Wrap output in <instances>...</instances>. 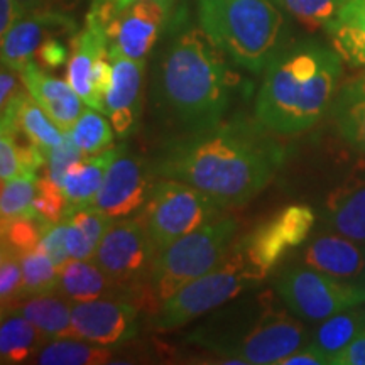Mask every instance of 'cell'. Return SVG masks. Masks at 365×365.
<instances>
[{
    "instance_id": "1",
    "label": "cell",
    "mask_w": 365,
    "mask_h": 365,
    "mask_svg": "<svg viewBox=\"0 0 365 365\" xmlns=\"http://www.w3.org/2000/svg\"><path fill=\"white\" fill-rule=\"evenodd\" d=\"M266 127L244 118L171 140L154 164L156 176L195 186L222 208L240 207L266 188L284 149Z\"/></svg>"
},
{
    "instance_id": "2",
    "label": "cell",
    "mask_w": 365,
    "mask_h": 365,
    "mask_svg": "<svg viewBox=\"0 0 365 365\" xmlns=\"http://www.w3.org/2000/svg\"><path fill=\"white\" fill-rule=\"evenodd\" d=\"M240 78L202 26H180L154 70L153 98L171 124L193 134L220 124Z\"/></svg>"
},
{
    "instance_id": "3",
    "label": "cell",
    "mask_w": 365,
    "mask_h": 365,
    "mask_svg": "<svg viewBox=\"0 0 365 365\" xmlns=\"http://www.w3.org/2000/svg\"><path fill=\"white\" fill-rule=\"evenodd\" d=\"M341 61L335 49L313 41L284 46L264 70L255 120L272 134L308 130L333 105Z\"/></svg>"
},
{
    "instance_id": "4",
    "label": "cell",
    "mask_w": 365,
    "mask_h": 365,
    "mask_svg": "<svg viewBox=\"0 0 365 365\" xmlns=\"http://www.w3.org/2000/svg\"><path fill=\"white\" fill-rule=\"evenodd\" d=\"M304 325L262 293L218 313L190 335L195 344L222 355V364L269 365L293 354L307 340Z\"/></svg>"
},
{
    "instance_id": "5",
    "label": "cell",
    "mask_w": 365,
    "mask_h": 365,
    "mask_svg": "<svg viewBox=\"0 0 365 365\" xmlns=\"http://www.w3.org/2000/svg\"><path fill=\"white\" fill-rule=\"evenodd\" d=\"M198 21L235 65L261 73L286 46L284 14L272 0H198Z\"/></svg>"
},
{
    "instance_id": "6",
    "label": "cell",
    "mask_w": 365,
    "mask_h": 365,
    "mask_svg": "<svg viewBox=\"0 0 365 365\" xmlns=\"http://www.w3.org/2000/svg\"><path fill=\"white\" fill-rule=\"evenodd\" d=\"M237 232L234 217L218 215L158 252L149 289L156 303L215 269L230 249Z\"/></svg>"
},
{
    "instance_id": "7",
    "label": "cell",
    "mask_w": 365,
    "mask_h": 365,
    "mask_svg": "<svg viewBox=\"0 0 365 365\" xmlns=\"http://www.w3.org/2000/svg\"><path fill=\"white\" fill-rule=\"evenodd\" d=\"M259 281L262 279L237 245L234 250H228L215 269L164 299L154 317V327L159 331H170L188 325L193 319L222 308Z\"/></svg>"
},
{
    "instance_id": "8",
    "label": "cell",
    "mask_w": 365,
    "mask_h": 365,
    "mask_svg": "<svg viewBox=\"0 0 365 365\" xmlns=\"http://www.w3.org/2000/svg\"><path fill=\"white\" fill-rule=\"evenodd\" d=\"M222 207L195 186L171 178L154 182L139 218L158 252L222 215Z\"/></svg>"
},
{
    "instance_id": "9",
    "label": "cell",
    "mask_w": 365,
    "mask_h": 365,
    "mask_svg": "<svg viewBox=\"0 0 365 365\" xmlns=\"http://www.w3.org/2000/svg\"><path fill=\"white\" fill-rule=\"evenodd\" d=\"M276 291L291 313L308 322H323L365 303V281L335 279L307 266L287 267Z\"/></svg>"
},
{
    "instance_id": "10",
    "label": "cell",
    "mask_w": 365,
    "mask_h": 365,
    "mask_svg": "<svg viewBox=\"0 0 365 365\" xmlns=\"http://www.w3.org/2000/svg\"><path fill=\"white\" fill-rule=\"evenodd\" d=\"M158 250L143 220H113L95 249L93 261L122 291H134L150 279Z\"/></svg>"
},
{
    "instance_id": "11",
    "label": "cell",
    "mask_w": 365,
    "mask_h": 365,
    "mask_svg": "<svg viewBox=\"0 0 365 365\" xmlns=\"http://www.w3.org/2000/svg\"><path fill=\"white\" fill-rule=\"evenodd\" d=\"M176 0H137L103 26L108 51L145 61L158 41L176 21Z\"/></svg>"
},
{
    "instance_id": "12",
    "label": "cell",
    "mask_w": 365,
    "mask_h": 365,
    "mask_svg": "<svg viewBox=\"0 0 365 365\" xmlns=\"http://www.w3.org/2000/svg\"><path fill=\"white\" fill-rule=\"evenodd\" d=\"M154 168L143 158L120 153L108 166L102 186L88 207L107 213L113 218L132 215L148 202L154 186Z\"/></svg>"
},
{
    "instance_id": "13",
    "label": "cell",
    "mask_w": 365,
    "mask_h": 365,
    "mask_svg": "<svg viewBox=\"0 0 365 365\" xmlns=\"http://www.w3.org/2000/svg\"><path fill=\"white\" fill-rule=\"evenodd\" d=\"M75 336L91 344L117 346L137 333V307L122 296L75 303L71 309Z\"/></svg>"
},
{
    "instance_id": "14",
    "label": "cell",
    "mask_w": 365,
    "mask_h": 365,
    "mask_svg": "<svg viewBox=\"0 0 365 365\" xmlns=\"http://www.w3.org/2000/svg\"><path fill=\"white\" fill-rule=\"evenodd\" d=\"M76 34V21L70 12L26 14L6 36H2V66L21 71L33 61L36 51L49 38Z\"/></svg>"
},
{
    "instance_id": "15",
    "label": "cell",
    "mask_w": 365,
    "mask_h": 365,
    "mask_svg": "<svg viewBox=\"0 0 365 365\" xmlns=\"http://www.w3.org/2000/svg\"><path fill=\"white\" fill-rule=\"evenodd\" d=\"M112 61V85L105 95V115L108 117L115 135L124 139L137 127L140 115V90H143L145 61L108 51Z\"/></svg>"
},
{
    "instance_id": "16",
    "label": "cell",
    "mask_w": 365,
    "mask_h": 365,
    "mask_svg": "<svg viewBox=\"0 0 365 365\" xmlns=\"http://www.w3.org/2000/svg\"><path fill=\"white\" fill-rule=\"evenodd\" d=\"M73 53L68 63L66 80L80 95L86 107L105 113V103L95 90V71L100 59L108 56V41L103 27L86 17L85 27L71 38Z\"/></svg>"
},
{
    "instance_id": "17",
    "label": "cell",
    "mask_w": 365,
    "mask_h": 365,
    "mask_svg": "<svg viewBox=\"0 0 365 365\" xmlns=\"http://www.w3.org/2000/svg\"><path fill=\"white\" fill-rule=\"evenodd\" d=\"M301 259L307 267L341 281H360L365 271V249L336 232L314 235Z\"/></svg>"
},
{
    "instance_id": "18",
    "label": "cell",
    "mask_w": 365,
    "mask_h": 365,
    "mask_svg": "<svg viewBox=\"0 0 365 365\" xmlns=\"http://www.w3.org/2000/svg\"><path fill=\"white\" fill-rule=\"evenodd\" d=\"M19 73L27 91L53 118L54 124L63 132H71L81 112L85 110V102L75 88L68 81L48 75L34 61L27 63Z\"/></svg>"
},
{
    "instance_id": "19",
    "label": "cell",
    "mask_w": 365,
    "mask_h": 365,
    "mask_svg": "<svg viewBox=\"0 0 365 365\" xmlns=\"http://www.w3.org/2000/svg\"><path fill=\"white\" fill-rule=\"evenodd\" d=\"M2 132H9L16 139L22 135V139L39 145L44 153L56 148L65 137V132L54 124L27 88L2 108Z\"/></svg>"
},
{
    "instance_id": "20",
    "label": "cell",
    "mask_w": 365,
    "mask_h": 365,
    "mask_svg": "<svg viewBox=\"0 0 365 365\" xmlns=\"http://www.w3.org/2000/svg\"><path fill=\"white\" fill-rule=\"evenodd\" d=\"M323 223L328 230L365 244V176H350L327 196Z\"/></svg>"
},
{
    "instance_id": "21",
    "label": "cell",
    "mask_w": 365,
    "mask_h": 365,
    "mask_svg": "<svg viewBox=\"0 0 365 365\" xmlns=\"http://www.w3.org/2000/svg\"><path fill=\"white\" fill-rule=\"evenodd\" d=\"M71 301L63 294L48 293L17 299L2 307V314L16 313L29 319L49 340L75 336L71 322Z\"/></svg>"
},
{
    "instance_id": "22",
    "label": "cell",
    "mask_w": 365,
    "mask_h": 365,
    "mask_svg": "<svg viewBox=\"0 0 365 365\" xmlns=\"http://www.w3.org/2000/svg\"><path fill=\"white\" fill-rule=\"evenodd\" d=\"M125 149L127 145L120 144L105 149L103 153L95 154V156H85L66 171L65 180H63V193L68 200L66 215L76 208L88 207L102 186L108 166Z\"/></svg>"
},
{
    "instance_id": "23",
    "label": "cell",
    "mask_w": 365,
    "mask_h": 365,
    "mask_svg": "<svg viewBox=\"0 0 365 365\" xmlns=\"http://www.w3.org/2000/svg\"><path fill=\"white\" fill-rule=\"evenodd\" d=\"M118 291H122L120 287L91 259H71L59 269L58 287L54 293L63 294L71 303H83L100 298H113Z\"/></svg>"
},
{
    "instance_id": "24",
    "label": "cell",
    "mask_w": 365,
    "mask_h": 365,
    "mask_svg": "<svg viewBox=\"0 0 365 365\" xmlns=\"http://www.w3.org/2000/svg\"><path fill=\"white\" fill-rule=\"evenodd\" d=\"M325 31L345 63L365 66V0H345Z\"/></svg>"
},
{
    "instance_id": "25",
    "label": "cell",
    "mask_w": 365,
    "mask_h": 365,
    "mask_svg": "<svg viewBox=\"0 0 365 365\" xmlns=\"http://www.w3.org/2000/svg\"><path fill=\"white\" fill-rule=\"evenodd\" d=\"M331 107L341 137L365 154V75L346 81L336 93Z\"/></svg>"
},
{
    "instance_id": "26",
    "label": "cell",
    "mask_w": 365,
    "mask_h": 365,
    "mask_svg": "<svg viewBox=\"0 0 365 365\" xmlns=\"http://www.w3.org/2000/svg\"><path fill=\"white\" fill-rule=\"evenodd\" d=\"M48 336L22 314H2L0 327V362L4 365L24 364L38 357Z\"/></svg>"
},
{
    "instance_id": "27",
    "label": "cell",
    "mask_w": 365,
    "mask_h": 365,
    "mask_svg": "<svg viewBox=\"0 0 365 365\" xmlns=\"http://www.w3.org/2000/svg\"><path fill=\"white\" fill-rule=\"evenodd\" d=\"M239 247L244 252L254 271L264 279L271 274L281 259L284 257L291 245L287 244L284 235L277 227L276 218H269L259 227H255L250 234L239 242Z\"/></svg>"
},
{
    "instance_id": "28",
    "label": "cell",
    "mask_w": 365,
    "mask_h": 365,
    "mask_svg": "<svg viewBox=\"0 0 365 365\" xmlns=\"http://www.w3.org/2000/svg\"><path fill=\"white\" fill-rule=\"evenodd\" d=\"M112 359V346L91 344L78 336H63L43 346L36 364L41 365H102Z\"/></svg>"
},
{
    "instance_id": "29",
    "label": "cell",
    "mask_w": 365,
    "mask_h": 365,
    "mask_svg": "<svg viewBox=\"0 0 365 365\" xmlns=\"http://www.w3.org/2000/svg\"><path fill=\"white\" fill-rule=\"evenodd\" d=\"M365 328V313L355 308L333 314L323 319V323L314 331L313 344L319 346L331 359L333 355L344 350Z\"/></svg>"
},
{
    "instance_id": "30",
    "label": "cell",
    "mask_w": 365,
    "mask_h": 365,
    "mask_svg": "<svg viewBox=\"0 0 365 365\" xmlns=\"http://www.w3.org/2000/svg\"><path fill=\"white\" fill-rule=\"evenodd\" d=\"M21 264L22 287L19 298L17 299L31 298V296L38 294H48L56 291L59 269L54 266L51 257L44 252V249L41 247V245L38 249L21 255ZM4 307H6V304H4Z\"/></svg>"
},
{
    "instance_id": "31",
    "label": "cell",
    "mask_w": 365,
    "mask_h": 365,
    "mask_svg": "<svg viewBox=\"0 0 365 365\" xmlns=\"http://www.w3.org/2000/svg\"><path fill=\"white\" fill-rule=\"evenodd\" d=\"M95 108L86 107L76 124L71 129V137L76 145L81 149L83 156H95L103 153L105 149L112 148L113 143V127L108 117Z\"/></svg>"
},
{
    "instance_id": "32",
    "label": "cell",
    "mask_w": 365,
    "mask_h": 365,
    "mask_svg": "<svg viewBox=\"0 0 365 365\" xmlns=\"http://www.w3.org/2000/svg\"><path fill=\"white\" fill-rule=\"evenodd\" d=\"M38 181L39 178L36 176V173H22V175L2 182V195H0L2 222L36 213L33 202L38 195Z\"/></svg>"
},
{
    "instance_id": "33",
    "label": "cell",
    "mask_w": 365,
    "mask_h": 365,
    "mask_svg": "<svg viewBox=\"0 0 365 365\" xmlns=\"http://www.w3.org/2000/svg\"><path fill=\"white\" fill-rule=\"evenodd\" d=\"M281 11L294 17L308 31L325 29L335 19L345 0H272Z\"/></svg>"
},
{
    "instance_id": "34",
    "label": "cell",
    "mask_w": 365,
    "mask_h": 365,
    "mask_svg": "<svg viewBox=\"0 0 365 365\" xmlns=\"http://www.w3.org/2000/svg\"><path fill=\"white\" fill-rule=\"evenodd\" d=\"M46 223L48 222H44L38 213L21 215L12 220L2 222V245L19 255L38 249Z\"/></svg>"
},
{
    "instance_id": "35",
    "label": "cell",
    "mask_w": 365,
    "mask_h": 365,
    "mask_svg": "<svg viewBox=\"0 0 365 365\" xmlns=\"http://www.w3.org/2000/svg\"><path fill=\"white\" fill-rule=\"evenodd\" d=\"M274 218L291 249L307 242L309 232L317 223V215L308 205H289V207L282 208L279 213H276Z\"/></svg>"
},
{
    "instance_id": "36",
    "label": "cell",
    "mask_w": 365,
    "mask_h": 365,
    "mask_svg": "<svg viewBox=\"0 0 365 365\" xmlns=\"http://www.w3.org/2000/svg\"><path fill=\"white\" fill-rule=\"evenodd\" d=\"M33 208L38 215L48 223H58L65 220L68 200L63 188L49 180L48 176L39 178L38 181V195H36Z\"/></svg>"
},
{
    "instance_id": "37",
    "label": "cell",
    "mask_w": 365,
    "mask_h": 365,
    "mask_svg": "<svg viewBox=\"0 0 365 365\" xmlns=\"http://www.w3.org/2000/svg\"><path fill=\"white\" fill-rule=\"evenodd\" d=\"M81 158L85 156L75 140H73L71 132H65L61 143L46 153V176L54 182H58L63 188V180H65L66 171L76 161H80Z\"/></svg>"
},
{
    "instance_id": "38",
    "label": "cell",
    "mask_w": 365,
    "mask_h": 365,
    "mask_svg": "<svg viewBox=\"0 0 365 365\" xmlns=\"http://www.w3.org/2000/svg\"><path fill=\"white\" fill-rule=\"evenodd\" d=\"M21 287V255L6 247V245H2V257H0V298H2V307L19 298Z\"/></svg>"
},
{
    "instance_id": "39",
    "label": "cell",
    "mask_w": 365,
    "mask_h": 365,
    "mask_svg": "<svg viewBox=\"0 0 365 365\" xmlns=\"http://www.w3.org/2000/svg\"><path fill=\"white\" fill-rule=\"evenodd\" d=\"M66 218L85 232L91 244L95 245V249H97L100 240L103 239V235L107 234V230L113 223V217L93 207H81L73 210L71 213H68Z\"/></svg>"
},
{
    "instance_id": "40",
    "label": "cell",
    "mask_w": 365,
    "mask_h": 365,
    "mask_svg": "<svg viewBox=\"0 0 365 365\" xmlns=\"http://www.w3.org/2000/svg\"><path fill=\"white\" fill-rule=\"evenodd\" d=\"M39 245L51 257V261L58 269H61L66 262H70L71 255L68 252L66 245V220L58 223H46Z\"/></svg>"
},
{
    "instance_id": "41",
    "label": "cell",
    "mask_w": 365,
    "mask_h": 365,
    "mask_svg": "<svg viewBox=\"0 0 365 365\" xmlns=\"http://www.w3.org/2000/svg\"><path fill=\"white\" fill-rule=\"evenodd\" d=\"M22 173H24V168H22L16 137L9 132H2V135H0V180L2 182L9 181L22 175Z\"/></svg>"
},
{
    "instance_id": "42",
    "label": "cell",
    "mask_w": 365,
    "mask_h": 365,
    "mask_svg": "<svg viewBox=\"0 0 365 365\" xmlns=\"http://www.w3.org/2000/svg\"><path fill=\"white\" fill-rule=\"evenodd\" d=\"M66 220V245L71 259H91L95 254V245L78 225Z\"/></svg>"
},
{
    "instance_id": "43",
    "label": "cell",
    "mask_w": 365,
    "mask_h": 365,
    "mask_svg": "<svg viewBox=\"0 0 365 365\" xmlns=\"http://www.w3.org/2000/svg\"><path fill=\"white\" fill-rule=\"evenodd\" d=\"M36 59L39 61V65L49 70L63 66L66 63L68 58V48L61 43V38H49L41 44V48L36 51Z\"/></svg>"
},
{
    "instance_id": "44",
    "label": "cell",
    "mask_w": 365,
    "mask_h": 365,
    "mask_svg": "<svg viewBox=\"0 0 365 365\" xmlns=\"http://www.w3.org/2000/svg\"><path fill=\"white\" fill-rule=\"evenodd\" d=\"M330 364L328 355L319 346L309 344L307 346H299L293 354L277 362V365H327Z\"/></svg>"
},
{
    "instance_id": "45",
    "label": "cell",
    "mask_w": 365,
    "mask_h": 365,
    "mask_svg": "<svg viewBox=\"0 0 365 365\" xmlns=\"http://www.w3.org/2000/svg\"><path fill=\"white\" fill-rule=\"evenodd\" d=\"M333 365H365V328L355 339L330 359Z\"/></svg>"
},
{
    "instance_id": "46",
    "label": "cell",
    "mask_w": 365,
    "mask_h": 365,
    "mask_svg": "<svg viewBox=\"0 0 365 365\" xmlns=\"http://www.w3.org/2000/svg\"><path fill=\"white\" fill-rule=\"evenodd\" d=\"M134 2H137V0H91L90 11L86 14V17L97 21L103 27L115 14Z\"/></svg>"
},
{
    "instance_id": "47",
    "label": "cell",
    "mask_w": 365,
    "mask_h": 365,
    "mask_svg": "<svg viewBox=\"0 0 365 365\" xmlns=\"http://www.w3.org/2000/svg\"><path fill=\"white\" fill-rule=\"evenodd\" d=\"M22 90H26V85L22 81L21 73L12 70V68L2 66V75H0V107H6Z\"/></svg>"
},
{
    "instance_id": "48",
    "label": "cell",
    "mask_w": 365,
    "mask_h": 365,
    "mask_svg": "<svg viewBox=\"0 0 365 365\" xmlns=\"http://www.w3.org/2000/svg\"><path fill=\"white\" fill-rule=\"evenodd\" d=\"M26 14L36 12H70L76 0H17Z\"/></svg>"
},
{
    "instance_id": "49",
    "label": "cell",
    "mask_w": 365,
    "mask_h": 365,
    "mask_svg": "<svg viewBox=\"0 0 365 365\" xmlns=\"http://www.w3.org/2000/svg\"><path fill=\"white\" fill-rule=\"evenodd\" d=\"M26 16L17 0H0V36H6Z\"/></svg>"
},
{
    "instance_id": "50",
    "label": "cell",
    "mask_w": 365,
    "mask_h": 365,
    "mask_svg": "<svg viewBox=\"0 0 365 365\" xmlns=\"http://www.w3.org/2000/svg\"><path fill=\"white\" fill-rule=\"evenodd\" d=\"M360 281H365V271H364V276H362V279H360Z\"/></svg>"
}]
</instances>
